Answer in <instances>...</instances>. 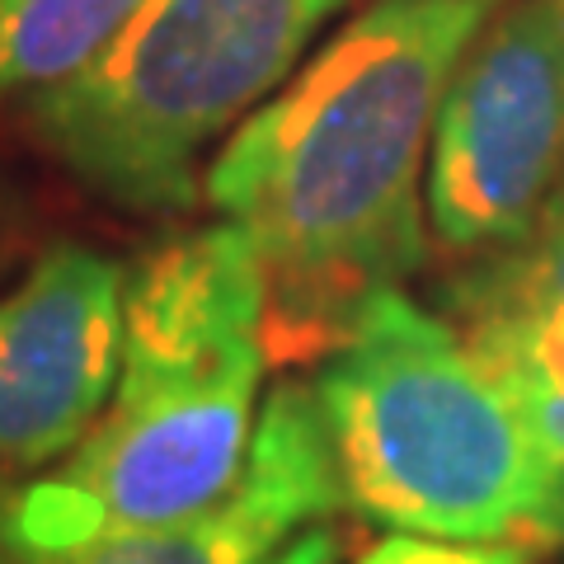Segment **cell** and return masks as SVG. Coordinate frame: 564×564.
Masks as SVG:
<instances>
[{
  "mask_svg": "<svg viewBox=\"0 0 564 564\" xmlns=\"http://www.w3.org/2000/svg\"><path fill=\"white\" fill-rule=\"evenodd\" d=\"M462 306L470 321L503 311L564 306V180L555 184L551 203L541 207L532 231L494 259L480 278L466 282Z\"/></svg>",
  "mask_w": 564,
  "mask_h": 564,
  "instance_id": "obj_10",
  "label": "cell"
},
{
  "mask_svg": "<svg viewBox=\"0 0 564 564\" xmlns=\"http://www.w3.org/2000/svg\"><path fill=\"white\" fill-rule=\"evenodd\" d=\"M551 6H555V14H560V20H564V0H551Z\"/></svg>",
  "mask_w": 564,
  "mask_h": 564,
  "instance_id": "obj_13",
  "label": "cell"
},
{
  "mask_svg": "<svg viewBox=\"0 0 564 564\" xmlns=\"http://www.w3.org/2000/svg\"><path fill=\"white\" fill-rule=\"evenodd\" d=\"M358 564H532V545L522 541H443L395 532L372 545Z\"/></svg>",
  "mask_w": 564,
  "mask_h": 564,
  "instance_id": "obj_11",
  "label": "cell"
},
{
  "mask_svg": "<svg viewBox=\"0 0 564 564\" xmlns=\"http://www.w3.org/2000/svg\"><path fill=\"white\" fill-rule=\"evenodd\" d=\"M503 0H377L288 90L240 122L207 198L315 306H352L419 269V180L466 47Z\"/></svg>",
  "mask_w": 564,
  "mask_h": 564,
  "instance_id": "obj_1",
  "label": "cell"
},
{
  "mask_svg": "<svg viewBox=\"0 0 564 564\" xmlns=\"http://www.w3.org/2000/svg\"><path fill=\"white\" fill-rule=\"evenodd\" d=\"M122 372V273L52 245L0 296V466H47L99 423Z\"/></svg>",
  "mask_w": 564,
  "mask_h": 564,
  "instance_id": "obj_6",
  "label": "cell"
},
{
  "mask_svg": "<svg viewBox=\"0 0 564 564\" xmlns=\"http://www.w3.org/2000/svg\"><path fill=\"white\" fill-rule=\"evenodd\" d=\"M466 344L564 462V306L480 315Z\"/></svg>",
  "mask_w": 564,
  "mask_h": 564,
  "instance_id": "obj_9",
  "label": "cell"
},
{
  "mask_svg": "<svg viewBox=\"0 0 564 564\" xmlns=\"http://www.w3.org/2000/svg\"><path fill=\"white\" fill-rule=\"evenodd\" d=\"M263 564H339V536H334L329 527L315 522L292 545H278Z\"/></svg>",
  "mask_w": 564,
  "mask_h": 564,
  "instance_id": "obj_12",
  "label": "cell"
},
{
  "mask_svg": "<svg viewBox=\"0 0 564 564\" xmlns=\"http://www.w3.org/2000/svg\"><path fill=\"white\" fill-rule=\"evenodd\" d=\"M269 263L240 221L155 250L122 302V372L57 475L0 489V545L76 551L184 522L231 494L269 362Z\"/></svg>",
  "mask_w": 564,
  "mask_h": 564,
  "instance_id": "obj_2",
  "label": "cell"
},
{
  "mask_svg": "<svg viewBox=\"0 0 564 564\" xmlns=\"http://www.w3.org/2000/svg\"><path fill=\"white\" fill-rule=\"evenodd\" d=\"M315 404L344 503L386 532L564 536V462L470 344L400 288L348 306Z\"/></svg>",
  "mask_w": 564,
  "mask_h": 564,
  "instance_id": "obj_3",
  "label": "cell"
},
{
  "mask_svg": "<svg viewBox=\"0 0 564 564\" xmlns=\"http://www.w3.org/2000/svg\"><path fill=\"white\" fill-rule=\"evenodd\" d=\"M564 180V20L503 0L452 70L429 147V221L456 254L513 250Z\"/></svg>",
  "mask_w": 564,
  "mask_h": 564,
  "instance_id": "obj_5",
  "label": "cell"
},
{
  "mask_svg": "<svg viewBox=\"0 0 564 564\" xmlns=\"http://www.w3.org/2000/svg\"><path fill=\"white\" fill-rule=\"evenodd\" d=\"M147 0H0V99L85 70Z\"/></svg>",
  "mask_w": 564,
  "mask_h": 564,
  "instance_id": "obj_8",
  "label": "cell"
},
{
  "mask_svg": "<svg viewBox=\"0 0 564 564\" xmlns=\"http://www.w3.org/2000/svg\"><path fill=\"white\" fill-rule=\"evenodd\" d=\"M344 0H147L137 20L33 104L43 147L109 203L174 212L193 165L296 66Z\"/></svg>",
  "mask_w": 564,
  "mask_h": 564,
  "instance_id": "obj_4",
  "label": "cell"
},
{
  "mask_svg": "<svg viewBox=\"0 0 564 564\" xmlns=\"http://www.w3.org/2000/svg\"><path fill=\"white\" fill-rule=\"evenodd\" d=\"M344 503L329 433L315 391L278 386L254 423V443L226 499L184 522L104 536L76 551H10L0 564H263L292 532H306Z\"/></svg>",
  "mask_w": 564,
  "mask_h": 564,
  "instance_id": "obj_7",
  "label": "cell"
}]
</instances>
